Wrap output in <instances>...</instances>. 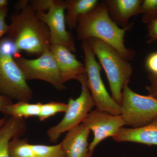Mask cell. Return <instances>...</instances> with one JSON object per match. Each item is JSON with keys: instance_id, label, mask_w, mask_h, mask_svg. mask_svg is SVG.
<instances>
[{"instance_id": "28", "label": "cell", "mask_w": 157, "mask_h": 157, "mask_svg": "<svg viewBox=\"0 0 157 157\" xmlns=\"http://www.w3.org/2000/svg\"><path fill=\"white\" fill-rule=\"evenodd\" d=\"M149 78L151 83V86H157V76H153L150 74Z\"/></svg>"}, {"instance_id": "25", "label": "cell", "mask_w": 157, "mask_h": 157, "mask_svg": "<svg viewBox=\"0 0 157 157\" xmlns=\"http://www.w3.org/2000/svg\"><path fill=\"white\" fill-rule=\"evenodd\" d=\"M11 104L12 102L11 99L0 94V112H2L5 106Z\"/></svg>"}, {"instance_id": "21", "label": "cell", "mask_w": 157, "mask_h": 157, "mask_svg": "<svg viewBox=\"0 0 157 157\" xmlns=\"http://www.w3.org/2000/svg\"><path fill=\"white\" fill-rule=\"evenodd\" d=\"M55 0H33L29 1V4L36 12H45L48 11Z\"/></svg>"}, {"instance_id": "19", "label": "cell", "mask_w": 157, "mask_h": 157, "mask_svg": "<svg viewBox=\"0 0 157 157\" xmlns=\"http://www.w3.org/2000/svg\"><path fill=\"white\" fill-rule=\"evenodd\" d=\"M68 104L60 102H48L41 104L40 113L38 118L40 121H43L59 113L66 112Z\"/></svg>"}, {"instance_id": "15", "label": "cell", "mask_w": 157, "mask_h": 157, "mask_svg": "<svg viewBox=\"0 0 157 157\" xmlns=\"http://www.w3.org/2000/svg\"><path fill=\"white\" fill-rule=\"evenodd\" d=\"M111 19L123 28L128 27L129 19L141 14V0H107L105 1Z\"/></svg>"}, {"instance_id": "8", "label": "cell", "mask_w": 157, "mask_h": 157, "mask_svg": "<svg viewBox=\"0 0 157 157\" xmlns=\"http://www.w3.org/2000/svg\"><path fill=\"white\" fill-rule=\"evenodd\" d=\"M14 58L27 81L39 79L50 83L59 90L66 89L50 48H47L36 59H30L20 56Z\"/></svg>"}, {"instance_id": "30", "label": "cell", "mask_w": 157, "mask_h": 157, "mask_svg": "<svg viewBox=\"0 0 157 157\" xmlns=\"http://www.w3.org/2000/svg\"><path fill=\"white\" fill-rule=\"evenodd\" d=\"M7 118L6 117H3L2 118L0 119V128L4 125V124L7 121Z\"/></svg>"}, {"instance_id": "22", "label": "cell", "mask_w": 157, "mask_h": 157, "mask_svg": "<svg viewBox=\"0 0 157 157\" xmlns=\"http://www.w3.org/2000/svg\"><path fill=\"white\" fill-rule=\"evenodd\" d=\"M146 66L147 70L151 73V75L157 76V52L150 54L147 56Z\"/></svg>"}, {"instance_id": "20", "label": "cell", "mask_w": 157, "mask_h": 157, "mask_svg": "<svg viewBox=\"0 0 157 157\" xmlns=\"http://www.w3.org/2000/svg\"><path fill=\"white\" fill-rule=\"evenodd\" d=\"M142 21L149 24L157 18V0H144L141 5Z\"/></svg>"}, {"instance_id": "3", "label": "cell", "mask_w": 157, "mask_h": 157, "mask_svg": "<svg viewBox=\"0 0 157 157\" xmlns=\"http://www.w3.org/2000/svg\"><path fill=\"white\" fill-rule=\"evenodd\" d=\"M86 41L106 73L112 98L120 105L123 89L129 83L133 73L132 66L114 48L103 41L95 38Z\"/></svg>"}, {"instance_id": "7", "label": "cell", "mask_w": 157, "mask_h": 157, "mask_svg": "<svg viewBox=\"0 0 157 157\" xmlns=\"http://www.w3.org/2000/svg\"><path fill=\"white\" fill-rule=\"evenodd\" d=\"M79 82L82 85L80 95L76 99H69L68 109L63 119L57 124L51 127L47 131V136L49 141L52 143H56L63 133L82 123L95 106L88 87L86 73Z\"/></svg>"}, {"instance_id": "24", "label": "cell", "mask_w": 157, "mask_h": 157, "mask_svg": "<svg viewBox=\"0 0 157 157\" xmlns=\"http://www.w3.org/2000/svg\"><path fill=\"white\" fill-rule=\"evenodd\" d=\"M148 31L149 42L157 40V18L149 24Z\"/></svg>"}, {"instance_id": "5", "label": "cell", "mask_w": 157, "mask_h": 157, "mask_svg": "<svg viewBox=\"0 0 157 157\" xmlns=\"http://www.w3.org/2000/svg\"><path fill=\"white\" fill-rule=\"evenodd\" d=\"M120 106V115L125 125L133 128L146 126L157 118V100L137 94L128 83L123 89Z\"/></svg>"}, {"instance_id": "29", "label": "cell", "mask_w": 157, "mask_h": 157, "mask_svg": "<svg viewBox=\"0 0 157 157\" xmlns=\"http://www.w3.org/2000/svg\"><path fill=\"white\" fill-rule=\"evenodd\" d=\"M9 5L8 0H0V9L7 8Z\"/></svg>"}, {"instance_id": "14", "label": "cell", "mask_w": 157, "mask_h": 157, "mask_svg": "<svg viewBox=\"0 0 157 157\" xmlns=\"http://www.w3.org/2000/svg\"><path fill=\"white\" fill-rule=\"evenodd\" d=\"M113 138L118 142H135L157 146V118L141 128H128L122 127Z\"/></svg>"}, {"instance_id": "11", "label": "cell", "mask_w": 157, "mask_h": 157, "mask_svg": "<svg viewBox=\"0 0 157 157\" xmlns=\"http://www.w3.org/2000/svg\"><path fill=\"white\" fill-rule=\"evenodd\" d=\"M50 50L56 62L63 83L71 79L81 81L86 74L85 68L73 52L64 46L55 44L51 45Z\"/></svg>"}, {"instance_id": "17", "label": "cell", "mask_w": 157, "mask_h": 157, "mask_svg": "<svg viewBox=\"0 0 157 157\" xmlns=\"http://www.w3.org/2000/svg\"><path fill=\"white\" fill-rule=\"evenodd\" d=\"M65 2V21L71 30L76 27L79 17L91 12L100 3L98 0H68Z\"/></svg>"}, {"instance_id": "27", "label": "cell", "mask_w": 157, "mask_h": 157, "mask_svg": "<svg viewBox=\"0 0 157 157\" xmlns=\"http://www.w3.org/2000/svg\"><path fill=\"white\" fill-rule=\"evenodd\" d=\"M29 4V1H18L16 4L15 7L16 9L20 11L28 6Z\"/></svg>"}, {"instance_id": "13", "label": "cell", "mask_w": 157, "mask_h": 157, "mask_svg": "<svg viewBox=\"0 0 157 157\" xmlns=\"http://www.w3.org/2000/svg\"><path fill=\"white\" fill-rule=\"evenodd\" d=\"M90 131L80 124L68 131L61 144L67 157H92L88 141Z\"/></svg>"}, {"instance_id": "23", "label": "cell", "mask_w": 157, "mask_h": 157, "mask_svg": "<svg viewBox=\"0 0 157 157\" xmlns=\"http://www.w3.org/2000/svg\"><path fill=\"white\" fill-rule=\"evenodd\" d=\"M8 11V7L0 9V39L5 34L8 33L10 29V25L6 22Z\"/></svg>"}, {"instance_id": "9", "label": "cell", "mask_w": 157, "mask_h": 157, "mask_svg": "<svg viewBox=\"0 0 157 157\" xmlns=\"http://www.w3.org/2000/svg\"><path fill=\"white\" fill-rule=\"evenodd\" d=\"M65 1L55 0L47 12H36L37 17L44 23L49 30L51 45L64 46L71 52H76L74 39L66 28Z\"/></svg>"}, {"instance_id": "18", "label": "cell", "mask_w": 157, "mask_h": 157, "mask_svg": "<svg viewBox=\"0 0 157 157\" xmlns=\"http://www.w3.org/2000/svg\"><path fill=\"white\" fill-rule=\"evenodd\" d=\"M42 103L30 104L26 101H18L15 104H9L4 107L2 112L10 117L24 119L39 117Z\"/></svg>"}, {"instance_id": "10", "label": "cell", "mask_w": 157, "mask_h": 157, "mask_svg": "<svg viewBox=\"0 0 157 157\" xmlns=\"http://www.w3.org/2000/svg\"><path fill=\"white\" fill-rule=\"evenodd\" d=\"M82 124L94 134L89 147L92 155L99 144L108 137H113L125 125L120 115H113L97 109L90 112Z\"/></svg>"}, {"instance_id": "6", "label": "cell", "mask_w": 157, "mask_h": 157, "mask_svg": "<svg viewBox=\"0 0 157 157\" xmlns=\"http://www.w3.org/2000/svg\"><path fill=\"white\" fill-rule=\"evenodd\" d=\"M82 48L84 55L88 87L96 109L113 115H121L120 106L107 92L101 78L102 67L87 41L82 42Z\"/></svg>"}, {"instance_id": "26", "label": "cell", "mask_w": 157, "mask_h": 157, "mask_svg": "<svg viewBox=\"0 0 157 157\" xmlns=\"http://www.w3.org/2000/svg\"><path fill=\"white\" fill-rule=\"evenodd\" d=\"M146 90L148 91L149 95L157 100V86H146Z\"/></svg>"}, {"instance_id": "12", "label": "cell", "mask_w": 157, "mask_h": 157, "mask_svg": "<svg viewBox=\"0 0 157 157\" xmlns=\"http://www.w3.org/2000/svg\"><path fill=\"white\" fill-rule=\"evenodd\" d=\"M10 157H67L61 143L54 145L31 144L27 138L14 137L9 143Z\"/></svg>"}, {"instance_id": "1", "label": "cell", "mask_w": 157, "mask_h": 157, "mask_svg": "<svg viewBox=\"0 0 157 157\" xmlns=\"http://www.w3.org/2000/svg\"><path fill=\"white\" fill-rule=\"evenodd\" d=\"M121 28L110 17L105 1L95 9L78 18L76 26L78 39L82 42L90 38L99 39L114 48L124 59H133L134 51L127 48L124 37L129 28Z\"/></svg>"}, {"instance_id": "4", "label": "cell", "mask_w": 157, "mask_h": 157, "mask_svg": "<svg viewBox=\"0 0 157 157\" xmlns=\"http://www.w3.org/2000/svg\"><path fill=\"white\" fill-rule=\"evenodd\" d=\"M11 49L0 44V94L10 99L29 102L33 93Z\"/></svg>"}, {"instance_id": "2", "label": "cell", "mask_w": 157, "mask_h": 157, "mask_svg": "<svg viewBox=\"0 0 157 157\" xmlns=\"http://www.w3.org/2000/svg\"><path fill=\"white\" fill-rule=\"evenodd\" d=\"M9 39L18 52L40 56L51 45L47 26L37 17L30 4L11 18Z\"/></svg>"}, {"instance_id": "16", "label": "cell", "mask_w": 157, "mask_h": 157, "mask_svg": "<svg viewBox=\"0 0 157 157\" xmlns=\"http://www.w3.org/2000/svg\"><path fill=\"white\" fill-rule=\"evenodd\" d=\"M27 130L24 119L10 117L0 128V157H10L9 143L14 137H21Z\"/></svg>"}]
</instances>
